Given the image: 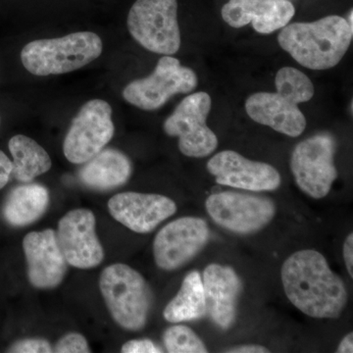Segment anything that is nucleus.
<instances>
[{"instance_id": "f257e3e1", "label": "nucleus", "mask_w": 353, "mask_h": 353, "mask_svg": "<svg viewBox=\"0 0 353 353\" xmlns=\"http://www.w3.org/2000/svg\"><path fill=\"white\" fill-rule=\"evenodd\" d=\"M281 278L290 303L309 317L336 319L347 306L345 283L316 250H299L290 255L283 264Z\"/></svg>"}, {"instance_id": "f03ea898", "label": "nucleus", "mask_w": 353, "mask_h": 353, "mask_svg": "<svg viewBox=\"0 0 353 353\" xmlns=\"http://www.w3.org/2000/svg\"><path fill=\"white\" fill-rule=\"evenodd\" d=\"M353 28L345 18L327 16L311 23H292L278 36L281 48L305 68L322 71L336 66L352 43Z\"/></svg>"}, {"instance_id": "7ed1b4c3", "label": "nucleus", "mask_w": 353, "mask_h": 353, "mask_svg": "<svg viewBox=\"0 0 353 353\" xmlns=\"http://www.w3.org/2000/svg\"><path fill=\"white\" fill-rule=\"evenodd\" d=\"M276 92H257L245 101L248 115L254 122L296 138L306 128L305 116L299 108L314 95V85L305 74L294 67H283L275 79Z\"/></svg>"}, {"instance_id": "20e7f679", "label": "nucleus", "mask_w": 353, "mask_h": 353, "mask_svg": "<svg viewBox=\"0 0 353 353\" xmlns=\"http://www.w3.org/2000/svg\"><path fill=\"white\" fill-rule=\"evenodd\" d=\"M102 50L99 34L79 32L62 38L31 41L21 51V60L32 75H61L92 63L101 57Z\"/></svg>"}, {"instance_id": "39448f33", "label": "nucleus", "mask_w": 353, "mask_h": 353, "mask_svg": "<svg viewBox=\"0 0 353 353\" xmlns=\"http://www.w3.org/2000/svg\"><path fill=\"white\" fill-rule=\"evenodd\" d=\"M99 288L114 321L129 331L145 328L152 292L138 271L126 264L110 265L102 271Z\"/></svg>"}, {"instance_id": "423d86ee", "label": "nucleus", "mask_w": 353, "mask_h": 353, "mask_svg": "<svg viewBox=\"0 0 353 353\" xmlns=\"http://www.w3.org/2000/svg\"><path fill=\"white\" fill-rule=\"evenodd\" d=\"M127 25L132 38L145 50L171 57L180 50L176 0H137Z\"/></svg>"}, {"instance_id": "0eeeda50", "label": "nucleus", "mask_w": 353, "mask_h": 353, "mask_svg": "<svg viewBox=\"0 0 353 353\" xmlns=\"http://www.w3.org/2000/svg\"><path fill=\"white\" fill-rule=\"evenodd\" d=\"M197 85L199 78L194 70L182 66L171 55H164L150 76L132 81L124 88L123 97L141 110H157L174 95L189 94Z\"/></svg>"}, {"instance_id": "6e6552de", "label": "nucleus", "mask_w": 353, "mask_h": 353, "mask_svg": "<svg viewBox=\"0 0 353 353\" xmlns=\"http://www.w3.org/2000/svg\"><path fill=\"white\" fill-rule=\"evenodd\" d=\"M211 104L210 95L206 92L190 94L165 120L164 132L179 138V150L185 157H206L217 148V136L206 124Z\"/></svg>"}, {"instance_id": "1a4fd4ad", "label": "nucleus", "mask_w": 353, "mask_h": 353, "mask_svg": "<svg viewBox=\"0 0 353 353\" xmlns=\"http://www.w3.org/2000/svg\"><path fill=\"white\" fill-rule=\"evenodd\" d=\"M336 141L330 134H316L294 148L290 169L304 194L320 199L327 196L338 178L334 165Z\"/></svg>"}, {"instance_id": "9d476101", "label": "nucleus", "mask_w": 353, "mask_h": 353, "mask_svg": "<svg viewBox=\"0 0 353 353\" xmlns=\"http://www.w3.org/2000/svg\"><path fill=\"white\" fill-rule=\"evenodd\" d=\"M112 108L108 102L92 99L83 104L72 121L63 143L68 161L83 164L104 150L114 136Z\"/></svg>"}, {"instance_id": "9b49d317", "label": "nucleus", "mask_w": 353, "mask_h": 353, "mask_svg": "<svg viewBox=\"0 0 353 353\" xmlns=\"http://www.w3.org/2000/svg\"><path fill=\"white\" fill-rule=\"evenodd\" d=\"M205 206L218 226L239 234L256 233L276 214L275 203L270 199L236 192L211 194Z\"/></svg>"}, {"instance_id": "f8f14e48", "label": "nucleus", "mask_w": 353, "mask_h": 353, "mask_svg": "<svg viewBox=\"0 0 353 353\" xmlns=\"http://www.w3.org/2000/svg\"><path fill=\"white\" fill-rule=\"evenodd\" d=\"M210 231L205 220L179 218L162 228L153 243L155 263L164 271H174L189 263L208 245Z\"/></svg>"}, {"instance_id": "ddd939ff", "label": "nucleus", "mask_w": 353, "mask_h": 353, "mask_svg": "<svg viewBox=\"0 0 353 353\" xmlns=\"http://www.w3.org/2000/svg\"><path fill=\"white\" fill-rule=\"evenodd\" d=\"M95 224L94 213L83 208L69 211L60 219L57 241L67 264L87 270L103 261V248L95 233Z\"/></svg>"}, {"instance_id": "4468645a", "label": "nucleus", "mask_w": 353, "mask_h": 353, "mask_svg": "<svg viewBox=\"0 0 353 353\" xmlns=\"http://www.w3.org/2000/svg\"><path fill=\"white\" fill-rule=\"evenodd\" d=\"M206 167L219 185L250 192H272L281 185L280 173L272 165L253 161L233 150L217 153Z\"/></svg>"}, {"instance_id": "2eb2a0df", "label": "nucleus", "mask_w": 353, "mask_h": 353, "mask_svg": "<svg viewBox=\"0 0 353 353\" xmlns=\"http://www.w3.org/2000/svg\"><path fill=\"white\" fill-rule=\"evenodd\" d=\"M108 209L114 219L139 234L150 233L176 212V203L169 197L134 192L114 196Z\"/></svg>"}, {"instance_id": "dca6fc26", "label": "nucleus", "mask_w": 353, "mask_h": 353, "mask_svg": "<svg viewBox=\"0 0 353 353\" xmlns=\"http://www.w3.org/2000/svg\"><path fill=\"white\" fill-rule=\"evenodd\" d=\"M23 250L32 287L50 290L61 284L66 275L67 261L53 230L28 234L23 240Z\"/></svg>"}, {"instance_id": "f3484780", "label": "nucleus", "mask_w": 353, "mask_h": 353, "mask_svg": "<svg viewBox=\"0 0 353 353\" xmlns=\"http://www.w3.org/2000/svg\"><path fill=\"white\" fill-rule=\"evenodd\" d=\"M294 14L296 8L290 0H229L222 8L228 25L240 29L250 23L263 34L283 29Z\"/></svg>"}, {"instance_id": "a211bd4d", "label": "nucleus", "mask_w": 353, "mask_h": 353, "mask_svg": "<svg viewBox=\"0 0 353 353\" xmlns=\"http://www.w3.org/2000/svg\"><path fill=\"white\" fill-rule=\"evenodd\" d=\"M205 294L206 313L222 330L232 328L236 319L241 281L236 272L229 266L210 264L202 277Z\"/></svg>"}, {"instance_id": "6ab92c4d", "label": "nucleus", "mask_w": 353, "mask_h": 353, "mask_svg": "<svg viewBox=\"0 0 353 353\" xmlns=\"http://www.w3.org/2000/svg\"><path fill=\"white\" fill-rule=\"evenodd\" d=\"M131 160L120 150H102L79 172L81 183L90 189L110 190L125 185L132 175Z\"/></svg>"}, {"instance_id": "aec40b11", "label": "nucleus", "mask_w": 353, "mask_h": 353, "mask_svg": "<svg viewBox=\"0 0 353 353\" xmlns=\"http://www.w3.org/2000/svg\"><path fill=\"white\" fill-rule=\"evenodd\" d=\"M50 205V192L43 185L29 183L15 188L7 197L3 216L9 224L24 227L36 222Z\"/></svg>"}, {"instance_id": "412c9836", "label": "nucleus", "mask_w": 353, "mask_h": 353, "mask_svg": "<svg viewBox=\"0 0 353 353\" xmlns=\"http://www.w3.org/2000/svg\"><path fill=\"white\" fill-rule=\"evenodd\" d=\"M206 314L205 294L201 274L192 271L183 279L176 296L167 304L163 316L166 321H194Z\"/></svg>"}, {"instance_id": "4be33fe9", "label": "nucleus", "mask_w": 353, "mask_h": 353, "mask_svg": "<svg viewBox=\"0 0 353 353\" xmlns=\"http://www.w3.org/2000/svg\"><path fill=\"white\" fill-rule=\"evenodd\" d=\"M8 148L13 157L12 176L19 182L31 183L50 170L52 163L50 155L29 137L14 136L9 141Z\"/></svg>"}, {"instance_id": "5701e85b", "label": "nucleus", "mask_w": 353, "mask_h": 353, "mask_svg": "<svg viewBox=\"0 0 353 353\" xmlns=\"http://www.w3.org/2000/svg\"><path fill=\"white\" fill-rule=\"evenodd\" d=\"M164 347L169 353H206L208 347L189 327L176 325L163 334Z\"/></svg>"}, {"instance_id": "b1692460", "label": "nucleus", "mask_w": 353, "mask_h": 353, "mask_svg": "<svg viewBox=\"0 0 353 353\" xmlns=\"http://www.w3.org/2000/svg\"><path fill=\"white\" fill-rule=\"evenodd\" d=\"M52 352L57 353H88L90 352L87 339L83 334L69 333L57 341Z\"/></svg>"}, {"instance_id": "393cba45", "label": "nucleus", "mask_w": 353, "mask_h": 353, "mask_svg": "<svg viewBox=\"0 0 353 353\" xmlns=\"http://www.w3.org/2000/svg\"><path fill=\"white\" fill-rule=\"evenodd\" d=\"M7 352L12 353H50L52 347L50 341L39 338L25 339L14 343Z\"/></svg>"}, {"instance_id": "a878e982", "label": "nucleus", "mask_w": 353, "mask_h": 353, "mask_svg": "<svg viewBox=\"0 0 353 353\" xmlns=\"http://www.w3.org/2000/svg\"><path fill=\"white\" fill-rule=\"evenodd\" d=\"M123 353H160L163 352L152 340L141 339L127 341L122 347Z\"/></svg>"}, {"instance_id": "bb28decb", "label": "nucleus", "mask_w": 353, "mask_h": 353, "mask_svg": "<svg viewBox=\"0 0 353 353\" xmlns=\"http://www.w3.org/2000/svg\"><path fill=\"white\" fill-rule=\"evenodd\" d=\"M13 162L0 150V190L3 189L12 175Z\"/></svg>"}, {"instance_id": "cd10ccee", "label": "nucleus", "mask_w": 353, "mask_h": 353, "mask_svg": "<svg viewBox=\"0 0 353 353\" xmlns=\"http://www.w3.org/2000/svg\"><path fill=\"white\" fill-rule=\"evenodd\" d=\"M343 259L347 266L348 274L353 277V234H350L343 243Z\"/></svg>"}, {"instance_id": "c85d7f7f", "label": "nucleus", "mask_w": 353, "mask_h": 353, "mask_svg": "<svg viewBox=\"0 0 353 353\" xmlns=\"http://www.w3.org/2000/svg\"><path fill=\"white\" fill-rule=\"evenodd\" d=\"M226 352L230 353H268V348L262 347L259 345H239L226 350Z\"/></svg>"}, {"instance_id": "c756f323", "label": "nucleus", "mask_w": 353, "mask_h": 353, "mask_svg": "<svg viewBox=\"0 0 353 353\" xmlns=\"http://www.w3.org/2000/svg\"><path fill=\"white\" fill-rule=\"evenodd\" d=\"M338 353H352L353 352V334H347L345 338L341 340L339 345Z\"/></svg>"}, {"instance_id": "7c9ffc66", "label": "nucleus", "mask_w": 353, "mask_h": 353, "mask_svg": "<svg viewBox=\"0 0 353 353\" xmlns=\"http://www.w3.org/2000/svg\"><path fill=\"white\" fill-rule=\"evenodd\" d=\"M352 14H353V11L352 10H350V14H348V19H347V23H348V25L350 26V27H352L353 28V24H352Z\"/></svg>"}]
</instances>
